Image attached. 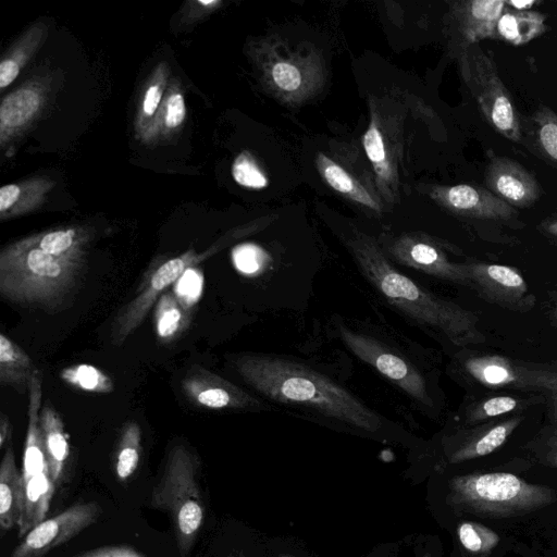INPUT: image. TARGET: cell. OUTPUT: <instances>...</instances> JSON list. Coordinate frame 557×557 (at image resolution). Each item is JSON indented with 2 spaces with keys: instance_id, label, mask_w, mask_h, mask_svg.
<instances>
[{
  "instance_id": "1",
  "label": "cell",
  "mask_w": 557,
  "mask_h": 557,
  "mask_svg": "<svg viewBox=\"0 0 557 557\" xmlns=\"http://www.w3.org/2000/svg\"><path fill=\"white\" fill-rule=\"evenodd\" d=\"M232 363L243 381L270 404L369 435H380L393 425L348 388L301 361L244 354Z\"/></svg>"
},
{
  "instance_id": "2",
  "label": "cell",
  "mask_w": 557,
  "mask_h": 557,
  "mask_svg": "<svg viewBox=\"0 0 557 557\" xmlns=\"http://www.w3.org/2000/svg\"><path fill=\"white\" fill-rule=\"evenodd\" d=\"M360 274L392 308L423 330L460 347L483 344L479 318L472 311L435 295L399 272L379 240L355 226L338 233Z\"/></svg>"
},
{
  "instance_id": "3",
  "label": "cell",
  "mask_w": 557,
  "mask_h": 557,
  "mask_svg": "<svg viewBox=\"0 0 557 557\" xmlns=\"http://www.w3.org/2000/svg\"><path fill=\"white\" fill-rule=\"evenodd\" d=\"M86 250L53 256L30 236L7 245L0 252V294L10 302L55 309L76 287Z\"/></svg>"
},
{
  "instance_id": "4",
  "label": "cell",
  "mask_w": 557,
  "mask_h": 557,
  "mask_svg": "<svg viewBox=\"0 0 557 557\" xmlns=\"http://www.w3.org/2000/svg\"><path fill=\"white\" fill-rule=\"evenodd\" d=\"M248 55L267 95L295 108L319 96L327 82L322 53L308 42L292 45L273 34L253 39Z\"/></svg>"
},
{
  "instance_id": "5",
  "label": "cell",
  "mask_w": 557,
  "mask_h": 557,
  "mask_svg": "<svg viewBox=\"0 0 557 557\" xmlns=\"http://www.w3.org/2000/svg\"><path fill=\"white\" fill-rule=\"evenodd\" d=\"M448 487L447 500L453 507L483 518L523 516L557 499L549 486L529 483L509 472L455 475Z\"/></svg>"
},
{
  "instance_id": "6",
  "label": "cell",
  "mask_w": 557,
  "mask_h": 557,
  "mask_svg": "<svg viewBox=\"0 0 557 557\" xmlns=\"http://www.w3.org/2000/svg\"><path fill=\"white\" fill-rule=\"evenodd\" d=\"M335 329L339 341L354 356L373 368L422 411L431 416L436 410L431 379L409 352L370 329L352 326L342 319L336 320Z\"/></svg>"
},
{
  "instance_id": "7",
  "label": "cell",
  "mask_w": 557,
  "mask_h": 557,
  "mask_svg": "<svg viewBox=\"0 0 557 557\" xmlns=\"http://www.w3.org/2000/svg\"><path fill=\"white\" fill-rule=\"evenodd\" d=\"M370 119L361 137L362 150L373 170L385 208L399 201L400 166L405 151V117L392 97H369Z\"/></svg>"
},
{
  "instance_id": "8",
  "label": "cell",
  "mask_w": 557,
  "mask_h": 557,
  "mask_svg": "<svg viewBox=\"0 0 557 557\" xmlns=\"http://www.w3.org/2000/svg\"><path fill=\"white\" fill-rule=\"evenodd\" d=\"M197 470L196 456L184 445L174 446L151 495V505L172 518L181 556L191 548L205 517Z\"/></svg>"
},
{
  "instance_id": "9",
  "label": "cell",
  "mask_w": 557,
  "mask_h": 557,
  "mask_svg": "<svg viewBox=\"0 0 557 557\" xmlns=\"http://www.w3.org/2000/svg\"><path fill=\"white\" fill-rule=\"evenodd\" d=\"M455 59L485 121L506 139L521 144L522 117L498 74L493 55L478 42L460 50Z\"/></svg>"
},
{
  "instance_id": "10",
  "label": "cell",
  "mask_w": 557,
  "mask_h": 557,
  "mask_svg": "<svg viewBox=\"0 0 557 557\" xmlns=\"http://www.w3.org/2000/svg\"><path fill=\"white\" fill-rule=\"evenodd\" d=\"M314 163L321 178L347 200L376 214L386 209L373 170L356 145L335 143L327 151H318Z\"/></svg>"
},
{
  "instance_id": "11",
  "label": "cell",
  "mask_w": 557,
  "mask_h": 557,
  "mask_svg": "<svg viewBox=\"0 0 557 557\" xmlns=\"http://www.w3.org/2000/svg\"><path fill=\"white\" fill-rule=\"evenodd\" d=\"M379 244L394 263L406 265L440 280L470 287L465 262H454L447 250H455L447 243L423 233L382 235Z\"/></svg>"
},
{
  "instance_id": "12",
  "label": "cell",
  "mask_w": 557,
  "mask_h": 557,
  "mask_svg": "<svg viewBox=\"0 0 557 557\" xmlns=\"http://www.w3.org/2000/svg\"><path fill=\"white\" fill-rule=\"evenodd\" d=\"M215 251L216 249L210 248L202 253H197L194 249H189L150 270L133 299L116 314L110 333L112 344H124L166 288L176 283L187 269L199 264Z\"/></svg>"
},
{
  "instance_id": "13",
  "label": "cell",
  "mask_w": 557,
  "mask_h": 557,
  "mask_svg": "<svg viewBox=\"0 0 557 557\" xmlns=\"http://www.w3.org/2000/svg\"><path fill=\"white\" fill-rule=\"evenodd\" d=\"M459 363L468 377L486 388L543 395L557 388V371L522 364L500 355H470Z\"/></svg>"
},
{
  "instance_id": "14",
  "label": "cell",
  "mask_w": 557,
  "mask_h": 557,
  "mask_svg": "<svg viewBox=\"0 0 557 557\" xmlns=\"http://www.w3.org/2000/svg\"><path fill=\"white\" fill-rule=\"evenodd\" d=\"M420 190L455 216L470 221L495 222L512 228L523 227L517 209L481 186L425 184Z\"/></svg>"
},
{
  "instance_id": "15",
  "label": "cell",
  "mask_w": 557,
  "mask_h": 557,
  "mask_svg": "<svg viewBox=\"0 0 557 557\" xmlns=\"http://www.w3.org/2000/svg\"><path fill=\"white\" fill-rule=\"evenodd\" d=\"M465 264L470 288L485 301L521 313L534 308L535 295L516 268L478 260H467Z\"/></svg>"
},
{
  "instance_id": "16",
  "label": "cell",
  "mask_w": 557,
  "mask_h": 557,
  "mask_svg": "<svg viewBox=\"0 0 557 557\" xmlns=\"http://www.w3.org/2000/svg\"><path fill=\"white\" fill-rule=\"evenodd\" d=\"M99 513L97 503L75 504L34 527L10 557H42L95 523Z\"/></svg>"
},
{
  "instance_id": "17",
  "label": "cell",
  "mask_w": 557,
  "mask_h": 557,
  "mask_svg": "<svg viewBox=\"0 0 557 557\" xmlns=\"http://www.w3.org/2000/svg\"><path fill=\"white\" fill-rule=\"evenodd\" d=\"M182 391L196 406L214 410H271L264 399L202 368H190L182 380Z\"/></svg>"
},
{
  "instance_id": "18",
  "label": "cell",
  "mask_w": 557,
  "mask_h": 557,
  "mask_svg": "<svg viewBox=\"0 0 557 557\" xmlns=\"http://www.w3.org/2000/svg\"><path fill=\"white\" fill-rule=\"evenodd\" d=\"M505 8L503 0H459L448 2L444 34L449 53L455 55L472 44L488 38L493 23Z\"/></svg>"
},
{
  "instance_id": "19",
  "label": "cell",
  "mask_w": 557,
  "mask_h": 557,
  "mask_svg": "<svg viewBox=\"0 0 557 557\" xmlns=\"http://www.w3.org/2000/svg\"><path fill=\"white\" fill-rule=\"evenodd\" d=\"M487 157L484 170L486 189L515 209L530 208L540 200L543 188L521 163L492 151Z\"/></svg>"
},
{
  "instance_id": "20",
  "label": "cell",
  "mask_w": 557,
  "mask_h": 557,
  "mask_svg": "<svg viewBox=\"0 0 557 557\" xmlns=\"http://www.w3.org/2000/svg\"><path fill=\"white\" fill-rule=\"evenodd\" d=\"M523 419L521 414H515L458 430L444 441L448 463H460L492 454L508 441Z\"/></svg>"
},
{
  "instance_id": "21",
  "label": "cell",
  "mask_w": 557,
  "mask_h": 557,
  "mask_svg": "<svg viewBox=\"0 0 557 557\" xmlns=\"http://www.w3.org/2000/svg\"><path fill=\"white\" fill-rule=\"evenodd\" d=\"M47 87L38 81H29L8 94L0 106L1 148L20 136L44 110Z\"/></svg>"
},
{
  "instance_id": "22",
  "label": "cell",
  "mask_w": 557,
  "mask_h": 557,
  "mask_svg": "<svg viewBox=\"0 0 557 557\" xmlns=\"http://www.w3.org/2000/svg\"><path fill=\"white\" fill-rule=\"evenodd\" d=\"M521 144L536 158L557 170V113L539 104L521 119Z\"/></svg>"
},
{
  "instance_id": "23",
  "label": "cell",
  "mask_w": 557,
  "mask_h": 557,
  "mask_svg": "<svg viewBox=\"0 0 557 557\" xmlns=\"http://www.w3.org/2000/svg\"><path fill=\"white\" fill-rule=\"evenodd\" d=\"M55 185L48 176H34L0 188L1 221L20 218L39 209Z\"/></svg>"
},
{
  "instance_id": "24",
  "label": "cell",
  "mask_w": 557,
  "mask_h": 557,
  "mask_svg": "<svg viewBox=\"0 0 557 557\" xmlns=\"http://www.w3.org/2000/svg\"><path fill=\"white\" fill-rule=\"evenodd\" d=\"M546 20L545 14L535 10L515 11L505 7L493 23L488 38L512 46L525 45L547 30Z\"/></svg>"
},
{
  "instance_id": "25",
  "label": "cell",
  "mask_w": 557,
  "mask_h": 557,
  "mask_svg": "<svg viewBox=\"0 0 557 557\" xmlns=\"http://www.w3.org/2000/svg\"><path fill=\"white\" fill-rule=\"evenodd\" d=\"M23 507L22 472L18 471L11 443L0 465V525L3 531L18 525Z\"/></svg>"
},
{
  "instance_id": "26",
  "label": "cell",
  "mask_w": 557,
  "mask_h": 557,
  "mask_svg": "<svg viewBox=\"0 0 557 557\" xmlns=\"http://www.w3.org/2000/svg\"><path fill=\"white\" fill-rule=\"evenodd\" d=\"M40 426L49 473L57 484L69 458L70 446L62 419L50 403H45L40 409Z\"/></svg>"
},
{
  "instance_id": "27",
  "label": "cell",
  "mask_w": 557,
  "mask_h": 557,
  "mask_svg": "<svg viewBox=\"0 0 557 557\" xmlns=\"http://www.w3.org/2000/svg\"><path fill=\"white\" fill-rule=\"evenodd\" d=\"M170 83V67L161 62L148 77L135 117L137 138L147 143L157 113Z\"/></svg>"
},
{
  "instance_id": "28",
  "label": "cell",
  "mask_w": 557,
  "mask_h": 557,
  "mask_svg": "<svg viewBox=\"0 0 557 557\" xmlns=\"http://www.w3.org/2000/svg\"><path fill=\"white\" fill-rule=\"evenodd\" d=\"M545 395H531L528 397L517 395H497L484 397L468 404L462 418L466 425H475L495 420L508 413L521 412L534 404L543 401Z\"/></svg>"
},
{
  "instance_id": "29",
  "label": "cell",
  "mask_w": 557,
  "mask_h": 557,
  "mask_svg": "<svg viewBox=\"0 0 557 557\" xmlns=\"http://www.w3.org/2000/svg\"><path fill=\"white\" fill-rule=\"evenodd\" d=\"M37 368L27 352L5 334H0V383L20 393L28 392Z\"/></svg>"
},
{
  "instance_id": "30",
  "label": "cell",
  "mask_w": 557,
  "mask_h": 557,
  "mask_svg": "<svg viewBox=\"0 0 557 557\" xmlns=\"http://www.w3.org/2000/svg\"><path fill=\"white\" fill-rule=\"evenodd\" d=\"M186 117V106L181 86L171 81L162 104L152 124L147 143L159 138H171L181 131Z\"/></svg>"
},
{
  "instance_id": "31",
  "label": "cell",
  "mask_w": 557,
  "mask_h": 557,
  "mask_svg": "<svg viewBox=\"0 0 557 557\" xmlns=\"http://www.w3.org/2000/svg\"><path fill=\"white\" fill-rule=\"evenodd\" d=\"M46 35L47 26L44 23L33 25L3 57L0 63V87L2 89L14 82Z\"/></svg>"
},
{
  "instance_id": "32",
  "label": "cell",
  "mask_w": 557,
  "mask_h": 557,
  "mask_svg": "<svg viewBox=\"0 0 557 557\" xmlns=\"http://www.w3.org/2000/svg\"><path fill=\"white\" fill-rule=\"evenodd\" d=\"M190 323V311L185 308L174 293L164 292L154 309L157 335L163 342H171L181 335Z\"/></svg>"
},
{
  "instance_id": "33",
  "label": "cell",
  "mask_w": 557,
  "mask_h": 557,
  "mask_svg": "<svg viewBox=\"0 0 557 557\" xmlns=\"http://www.w3.org/2000/svg\"><path fill=\"white\" fill-rule=\"evenodd\" d=\"M34 244L47 253L64 256L84 251L89 242V233L83 227L55 228L30 235Z\"/></svg>"
},
{
  "instance_id": "34",
  "label": "cell",
  "mask_w": 557,
  "mask_h": 557,
  "mask_svg": "<svg viewBox=\"0 0 557 557\" xmlns=\"http://www.w3.org/2000/svg\"><path fill=\"white\" fill-rule=\"evenodd\" d=\"M141 431L139 425L134 422H127L122 431L115 471L120 480L128 479L137 469L140 457Z\"/></svg>"
},
{
  "instance_id": "35",
  "label": "cell",
  "mask_w": 557,
  "mask_h": 557,
  "mask_svg": "<svg viewBox=\"0 0 557 557\" xmlns=\"http://www.w3.org/2000/svg\"><path fill=\"white\" fill-rule=\"evenodd\" d=\"M60 377L65 383L92 393H111L114 383L109 375L90 364H75L64 368Z\"/></svg>"
},
{
  "instance_id": "36",
  "label": "cell",
  "mask_w": 557,
  "mask_h": 557,
  "mask_svg": "<svg viewBox=\"0 0 557 557\" xmlns=\"http://www.w3.org/2000/svg\"><path fill=\"white\" fill-rule=\"evenodd\" d=\"M457 536L461 546L471 554H488L500 541L499 535L494 530L475 521L459 523Z\"/></svg>"
},
{
  "instance_id": "37",
  "label": "cell",
  "mask_w": 557,
  "mask_h": 557,
  "mask_svg": "<svg viewBox=\"0 0 557 557\" xmlns=\"http://www.w3.org/2000/svg\"><path fill=\"white\" fill-rule=\"evenodd\" d=\"M234 181L244 187L262 189L269 185V178L256 157L248 150L242 151L232 165Z\"/></svg>"
},
{
  "instance_id": "38",
  "label": "cell",
  "mask_w": 557,
  "mask_h": 557,
  "mask_svg": "<svg viewBox=\"0 0 557 557\" xmlns=\"http://www.w3.org/2000/svg\"><path fill=\"white\" fill-rule=\"evenodd\" d=\"M202 289V274L197 269L189 268L175 283L173 293L180 302L187 308L198 300Z\"/></svg>"
},
{
  "instance_id": "39",
  "label": "cell",
  "mask_w": 557,
  "mask_h": 557,
  "mask_svg": "<svg viewBox=\"0 0 557 557\" xmlns=\"http://www.w3.org/2000/svg\"><path fill=\"white\" fill-rule=\"evenodd\" d=\"M539 455L542 463L557 469V426L549 428L541 436Z\"/></svg>"
},
{
  "instance_id": "40",
  "label": "cell",
  "mask_w": 557,
  "mask_h": 557,
  "mask_svg": "<svg viewBox=\"0 0 557 557\" xmlns=\"http://www.w3.org/2000/svg\"><path fill=\"white\" fill-rule=\"evenodd\" d=\"M78 557H144L135 549L124 546L103 547L85 553Z\"/></svg>"
},
{
  "instance_id": "41",
  "label": "cell",
  "mask_w": 557,
  "mask_h": 557,
  "mask_svg": "<svg viewBox=\"0 0 557 557\" xmlns=\"http://www.w3.org/2000/svg\"><path fill=\"white\" fill-rule=\"evenodd\" d=\"M539 232H541L544 236L549 239H554L557 242V213L552 214L544 219L537 225Z\"/></svg>"
},
{
  "instance_id": "42",
  "label": "cell",
  "mask_w": 557,
  "mask_h": 557,
  "mask_svg": "<svg viewBox=\"0 0 557 557\" xmlns=\"http://www.w3.org/2000/svg\"><path fill=\"white\" fill-rule=\"evenodd\" d=\"M12 424L10 419L2 412L0 414V448L3 449L11 443Z\"/></svg>"
},
{
  "instance_id": "43",
  "label": "cell",
  "mask_w": 557,
  "mask_h": 557,
  "mask_svg": "<svg viewBox=\"0 0 557 557\" xmlns=\"http://www.w3.org/2000/svg\"><path fill=\"white\" fill-rule=\"evenodd\" d=\"M541 1H505V7L515 10V11H530L533 10L534 7L540 5Z\"/></svg>"
},
{
  "instance_id": "44",
  "label": "cell",
  "mask_w": 557,
  "mask_h": 557,
  "mask_svg": "<svg viewBox=\"0 0 557 557\" xmlns=\"http://www.w3.org/2000/svg\"><path fill=\"white\" fill-rule=\"evenodd\" d=\"M545 396H547L549 405H550L552 418L555 421V423L557 424V388L552 391L550 393H548Z\"/></svg>"
},
{
  "instance_id": "45",
  "label": "cell",
  "mask_w": 557,
  "mask_h": 557,
  "mask_svg": "<svg viewBox=\"0 0 557 557\" xmlns=\"http://www.w3.org/2000/svg\"><path fill=\"white\" fill-rule=\"evenodd\" d=\"M549 319L553 326L557 330V297L555 298L550 307Z\"/></svg>"
},
{
  "instance_id": "46",
  "label": "cell",
  "mask_w": 557,
  "mask_h": 557,
  "mask_svg": "<svg viewBox=\"0 0 557 557\" xmlns=\"http://www.w3.org/2000/svg\"><path fill=\"white\" fill-rule=\"evenodd\" d=\"M421 557H431L430 554H424L423 556Z\"/></svg>"
},
{
  "instance_id": "47",
  "label": "cell",
  "mask_w": 557,
  "mask_h": 557,
  "mask_svg": "<svg viewBox=\"0 0 557 557\" xmlns=\"http://www.w3.org/2000/svg\"><path fill=\"white\" fill-rule=\"evenodd\" d=\"M280 557H292V556H288V555H281Z\"/></svg>"
}]
</instances>
